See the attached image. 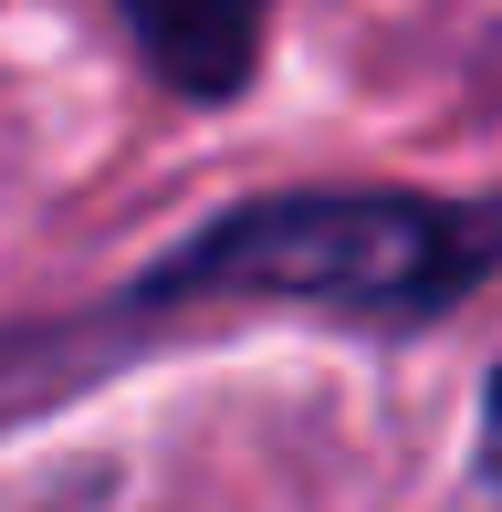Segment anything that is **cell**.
I'll use <instances>...</instances> for the list:
<instances>
[{"instance_id": "cell-2", "label": "cell", "mask_w": 502, "mask_h": 512, "mask_svg": "<svg viewBox=\"0 0 502 512\" xmlns=\"http://www.w3.org/2000/svg\"><path fill=\"white\" fill-rule=\"evenodd\" d=\"M116 11H126V42L147 53V74L189 105H231L262 74L272 0H116Z\"/></svg>"}, {"instance_id": "cell-1", "label": "cell", "mask_w": 502, "mask_h": 512, "mask_svg": "<svg viewBox=\"0 0 502 512\" xmlns=\"http://www.w3.org/2000/svg\"><path fill=\"white\" fill-rule=\"evenodd\" d=\"M502 272V199H440V189H262L199 220L178 251L116 293L105 356L136 335H168L189 314H335V324H440Z\"/></svg>"}, {"instance_id": "cell-3", "label": "cell", "mask_w": 502, "mask_h": 512, "mask_svg": "<svg viewBox=\"0 0 502 512\" xmlns=\"http://www.w3.org/2000/svg\"><path fill=\"white\" fill-rule=\"evenodd\" d=\"M471 460H482V481L502 492V356H492V377H482V429H471Z\"/></svg>"}]
</instances>
